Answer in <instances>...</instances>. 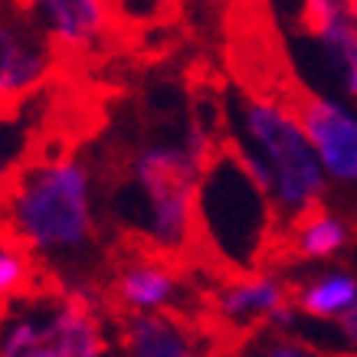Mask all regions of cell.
Instances as JSON below:
<instances>
[{"mask_svg": "<svg viewBox=\"0 0 357 357\" xmlns=\"http://www.w3.org/2000/svg\"><path fill=\"white\" fill-rule=\"evenodd\" d=\"M282 223L262 164L227 138L200 167L190 213V269L210 285H243L272 272Z\"/></svg>", "mask_w": 357, "mask_h": 357, "instance_id": "6da1fadb", "label": "cell"}, {"mask_svg": "<svg viewBox=\"0 0 357 357\" xmlns=\"http://www.w3.org/2000/svg\"><path fill=\"white\" fill-rule=\"evenodd\" d=\"M10 217L0 223L3 252L40 262L63 279L69 269L96 266L98 227L89 206V171L79 161L20 167L13 174Z\"/></svg>", "mask_w": 357, "mask_h": 357, "instance_id": "7a4b0ae2", "label": "cell"}, {"mask_svg": "<svg viewBox=\"0 0 357 357\" xmlns=\"http://www.w3.org/2000/svg\"><path fill=\"white\" fill-rule=\"evenodd\" d=\"M98 298L59 275L0 302V357H102Z\"/></svg>", "mask_w": 357, "mask_h": 357, "instance_id": "3957f363", "label": "cell"}, {"mask_svg": "<svg viewBox=\"0 0 357 357\" xmlns=\"http://www.w3.org/2000/svg\"><path fill=\"white\" fill-rule=\"evenodd\" d=\"M236 112L249 144H252L246 151L262 164V171L269 177L272 204H275L282 223V249L295 236H302L308 227H314L318 220L328 217L325 174H321V164L314 158L312 144L282 112L269 109L243 92L236 96Z\"/></svg>", "mask_w": 357, "mask_h": 357, "instance_id": "277c9868", "label": "cell"}, {"mask_svg": "<svg viewBox=\"0 0 357 357\" xmlns=\"http://www.w3.org/2000/svg\"><path fill=\"white\" fill-rule=\"evenodd\" d=\"M223 66L243 96L269 109L282 105L289 89L298 82V73L269 3L223 7Z\"/></svg>", "mask_w": 357, "mask_h": 357, "instance_id": "5b68a950", "label": "cell"}, {"mask_svg": "<svg viewBox=\"0 0 357 357\" xmlns=\"http://www.w3.org/2000/svg\"><path fill=\"white\" fill-rule=\"evenodd\" d=\"M282 112L302 131L308 144L321 154V161L337 181H357V119H351L335 102L321 98L298 79L282 98Z\"/></svg>", "mask_w": 357, "mask_h": 357, "instance_id": "8992f818", "label": "cell"}, {"mask_svg": "<svg viewBox=\"0 0 357 357\" xmlns=\"http://www.w3.org/2000/svg\"><path fill=\"white\" fill-rule=\"evenodd\" d=\"M119 328L125 357H206L213 337L190 308H158V312H121L112 318Z\"/></svg>", "mask_w": 357, "mask_h": 357, "instance_id": "52a82bcc", "label": "cell"}, {"mask_svg": "<svg viewBox=\"0 0 357 357\" xmlns=\"http://www.w3.org/2000/svg\"><path fill=\"white\" fill-rule=\"evenodd\" d=\"M206 357H325L305 337L292 335L289 328H279L272 321L252 328H229L213 337Z\"/></svg>", "mask_w": 357, "mask_h": 357, "instance_id": "ba28073f", "label": "cell"}, {"mask_svg": "<svg viewBox=\"0 0 357 357\" xmlns=\"http://www.w3.org/2000/svg\"><path fill=\"white\" fill-rule=\"evenodd\" d=\"M292 298L295 308H302L305 314H314V318H331L341 308H351L357 298V282L351 275H321L314 279L312 285H298L292 282Z\"/></svg>", "mask_w": 357, "mask_h": 357, "instance_id": "9c48e42d", "label": "cell"}, {"mask_svg": "<svg viewBox=\"0 0 357 357\" xmlns=\"http://www.w3.org/2000/svg\"><path fill=\"white\" fill-rule=\"evenodd\" d=\"M337 328H341V331H344V335L351 337V344L357 347V302L351 305L347 312L337 314Z\"/></svg>", "mask_w": 357, "mask_h": 357, "instance_id": "30bf717a", "label": "cell"}, {"mask_svg": "<svg viewBox=\"0 0 357 357\" xmlns=\"http://www.w3.org/2000/svg\"><path fill=\"white\" fill-rule=\"evenodd\" d=\"M13 174H17V167H3V161H0V204H7V200H10Z\"/></svg>", "mask_w": 357, "mask_h": 357, "instance_id": "8fae6325", "label": "cell"}, {"mask_svg": "<svg viewBox=\"0 0 357 357\" xmlns=\"http://www.w3.org/2000/svg\"><path fill=\"white\" fill-rule=\"evenodd\" d=\"M13 36H17V30H10L7 23H0V56L7 53V46L13 43Z\"/></svg>", "mask_w": 357, "mask_h": 357, "instance_id": "7c38bea8", "label": "cell"}, {"mask_svg": "<svg viewBox=\"0 0 357 357\" xmlns=\"http://www.w3.org/2000/svg\"><path fill=\"white\" fill-rule=\"evenodd\" d=\"M341 357H354V354H341Z\"/></svg>", "mask_w": 357, "mask_h": 357, "instance_id": "4fadbf2b", "label": "cell"}]
</instances>
